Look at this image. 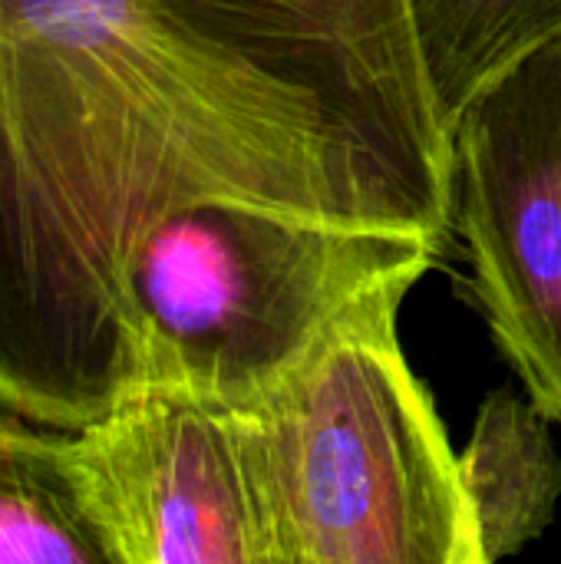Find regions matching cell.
Instances as JSON below:
<instances>
[{"label":"cell","instance_id":"obj_7","mask_svg":"<svg viewBox=\"0 0 561 564\" xmlns=\"http://www.w3.org/2000/svg\"><path fill=\"white\" fill-rule=\"evenodd\" d=\"M403 13L446 135L489 79L561 33V0H403Z\"/></svg>","mask_w":561,"mask_h":564},{"label":"cell","instance_id":"obj_1","mask_svg":"<svg viewBox=\"0 0 561 564\" xmlns=\"http://www.w3.org/2000/svg\"><path fill=\"white\" fill-rule=\"evenodd\" d=\"M205 202L450 235L403 0H0L3 416L119 400L132 261Z\"/></svg>","mask_w":561,"mask_h":564},{"label":"cell","instance_id":"obj_3","mask_svg":"<svg viewBox=\"0 0 561 564\" xmlns=\"http://www.w3.org/2000/svg\"><path fill=\"white\" fill-rule=\"evenodd\" d=\"M446 238L205 202L162 221L129 271L126 390L261 406L360 304L413 288ZM119 393V397H122Z\"/></svg>","mask_w":561,"mask_h":564},{"label":"cell","instance_id":"obj_6","mask_svg":"<svg viewBox=\"0 0 561 564\" xmlns=\"http://www.w3.org/2000/svg\"><path fill=\"white\" fill-rule=\"evenodd\" d=\"M552 416L529 397L496 390L486 397L473 436L460 453V482L473 519L479 564L516 555L555 519L561 456Z\"/></svg>","mask_w":561,"mask_h":564},{"label":"cell","instance_id":"obj_8","mask_svg":"<svg viewBox=\"0 0 561 564\" xmlns=\"http://www.w3.org/2000/svg\"><path fill=\"white\" fill-rule=\"evenodd\" d=\"M0 564H106L46 443L0 413Z\"/></svg>","mask_w":561,"mask_h":564},{"label":"cell","instance_id":"obj_4","mask_svg":"<svg viewBox=\"0 0 561 564\" xmlns=\"http://www.w3.org/2000/svg\"><path fill=\"white\" fill-rule=\"evenodd\" d=\"M46 443L106 564H274L241 413L139 387Z\"/></svg>","mask_w":561,"mask_h":564},{"label":"cell","instance_id":"obj_2","mask_svg":"<svg viewBox=\"0 0 561 564\" xmlns=\"http://www.w3.org/2000/svg\"><path fill=\"white\" fill-rule=\"evenodd\" d=\"M407 294H374L241 413L274 564H479L460 456L397 337Z\"/></svg>","mask_w":561,"mask_h":564},{"label":"cell","instance_id":"obj_5","mask_svg":"<svg viewBox=\"0 0 561 564\" xmlns=\"http://www.w3.org/2000/svg\"><path fill=\"white\" fill-rule=\"evenodd\" d=\"M450 205L499 350L561 423V33L450 126Z\"/></svg>","mask_w":561,"mask_h":564}]
</instances>
